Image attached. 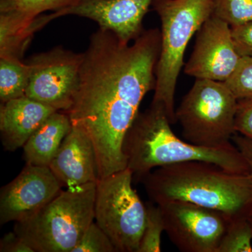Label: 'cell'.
Returning a JSON list of instances; mask_svg holds the SVG:
<instances>
[{"label":"cell","instance_id":"6da1fadb","mask_svg":"<svg viewBox=\"0 0 252 252\" xmlns=\"http://www.w3.org/2000/svg\"><path fill=\"white\" fill-rule=\"evenodd\" d=\"M160 43L158 28L142 31L132 44L99 28L83 53L79 87L65 113L92 141L99 179L127 168L124 139L155 89Z\"/></svg>","mask_w":252,"mask_h":252},{"label":"cell","instance_id":"7a4b0ae2","mask_svg":"<svg viewBox=\"0 0 252 252\" xmlns=\"http://www.w3.org/2000/svg\"><path fill=\"white\" fill-rule=\"evenodd\" d=\"M151 201L189 202L230 219L247 216L252 207V177L215 164L187 161L157 167L140 181Z\"/></svg>","mask_w":252,"mask_h":252},{"label":"cell","instance_id":"3957f363","mask_svg":"<svg viewBox=\"0 0 252 252\" xmlns=\"http://www.w3.org/2000/svg\"><path fill=\"white\" fill-rule=\"evenodd\" d=\"M162 105L152 102L139 112L126 133L123 145L127 168L140 182L154 169L187 161L215 164L228 171L249 175L250 167L233 142L215 148L200 147L181 140Z\"/></svg>","mask_w":252,"mask_h":252},{"label":"cell","instance_id":"277c9868","mask_svg":"<svg viewBox=\"0 0 252 252\" xmlns=\"http://www.w3.org/2000/svg\"><path fill=\"white\" fill-rule=\"evenodd\" d=\"M215 0H153L152 6L161 22L160 52L156 68L152 102L165 109L172 124L175 94L184 64L186 49L192 36L213 14Z\"/></svg>","mask_w":252,"mask_h":252},{"label":"cell","instance_id":"5b68a950","mask_svg":"<svg viewBox=\"0 0 252 252\" xmlns=\"http://www.w3.org/2000/svg\"><path fill=\"white\" fill-rule=\"evenodd\" d=\"M96 184L67 189L14 231L35 252H72L94 220Z\"/></svg>","mask_w":252,"mask_h":252},{"label":"cell","instance_id":"8992f818","mask_svg":"<svg viewBox=\"0 0 252 252\" xmlns=\"http://www.w3.org/2000/svg\"><path fill=\"white\" fill-rule=\"evenodd\" d=\"M238 104L225 82L196 79L175 110L182 137L189 143L210 148L231 143L237 133Z\"/></svg>","mask_w":252,"mask_h":252},{"label":"cell","instance_id":"52a82bcc","mask_svg":"<svg viewBox=\"0 0 252 252\" xmlns=\"http://www.w3.org/2000/svg\"><path fill=\"white\" fill-rule=\"evenodd\" d=\"M129 169L99 179L94 220L117 252H137L145 226L147 207L132 187Z\"/></svg>","mask_w":252,"mask_h":252},{"label":"cell","instance_id":"ba28073f","mask_svg":"<svg viewBox=\"0 0 252 252\" xmlns=\"http://www.w3.org/2000/svg\"><path fill=\"white\" fill-rule=\"evenodd\" d=\"M83 54L56 47L28 61L31 78L26 96L57 111L72 107L79 84Z\"/></svg>","mask_w":252,"mask_h":252},{"label":"cell","instance_id":"9c48e42d","mask_svg":"<svg viewBox=\"0 0 252 252\" xmlns=\"http://www.w3.org/2000/svg\"><path fill=\"white\" fill-rule=\"evenodd\" d=\"M165 231L182 252H217L229 219L221 212L189 202L158 205Z\"/></svg>","mask_w":252,"mask_h":252},{"label":"cell","instance_id":"30bf717a","mask_svg":"<svg viewBox=\"0 0 252 252\" xmlns=\"http://www.w3.org/2000/svg\"><path fill=\"white\" fill-rule=\"evenodd\" d=\"M193 53L185 67L195 79L225 82L235 72L242 56L235 47L228 23L213 14L196 33Z\"/></svg>","mask_w":252,"mask_h":252},{"label":"cell","instance_id":"8fae6325","mask_svg":"<svg viewBox=\"0 0 252 252\" xmlns=\"http://www.w3.org/2000/svg\"><path fill=\"white\" fill-rule=\"evenodd\" d=\"M63 186L49 167L26 164L0 192V224L26 221L56 198Z\"/></svg>","mask_w":252,"mask_h":252},{"label":"cell","instance_id":"7c38bea8","mask_svg":"<svg viewBox=\"0 0 252 252\" xmlns=\"http://www.w3.org/2000/svg\"><path fill=\"white\" fill-rule=\"evenodd\" d=\"M153 0H79L55 11V18L75 15L93 20L99 28L112 32L122 40H135L142 31V21Z\"/></svg>","mask_w":252,"mask_h":252},{"label":"cell","instance_id":"4fadbf2b","mask_svg":"<svg viewBox=\"0 0 252 252\" xmlns=\"http://www.w3.org/2000/svg\"><path fill=\"white\" fill-rule=\"evenodd\" d=\"M49 167L67 189L97 183L99 180L94 144L78 126H72Z\"/></svg>","mask_w":252,"mask_h":252},{"label":"cell","instance_id":"5bb4252c","mask_svg":"<svg viewBox=\"0 0 252 252\" xmlns=\"http://www.w3.org/2000/svg\"><path fill=\"white\" fill-rule=\"evenodd\" d=\"M57 110L27 96L1 103L0 135L4 150L23 147L32 135Z\"/></svg>","mask_w":252,"mask_h":252},{"label":"cell","instance_id":"9a60e30c","mask_svg":"<svg viewBox=\"0 0 252 252\" xmlns=\"http://www.w3.org/2000/svg\"><path fill=\"white\" fill-rule=\"evenodd\" d=\"M72 125L67 113L54 112L23 146L26 164L49 167Z\"/></svg>","mask_w":252,"mask_h":252},{"label":"cell","instance_id":"2e32d148","mask_svg":"<svg viewBox=\"0 0 252 252\" xmlns=\"http://www.w3.org/2000/svg\"><path fill=\"white\" fill-rule=\"evenodd\" d=\"M54 19L53 14L28 18L0 13V58L21 59L34 32Z\"/></svg>","mask_w":252,"mask_h":252},{"label":"cell","instance_id":"e0dca14e","mask_svg":"<svg viewBox=\"0 0 252 252\" xmlns=\"http://www.w3.org/2000/svg\"><path fill=\"white\" fill-rule=\"evenodd\" d=\"M31 78L28 63L15 58H0V100L1 103L26 96Z\"/></svg>","mask_w":252,"mask_h":252},{"label":"cell","instance_id":"ac0fdd59","mask_svg":"<svg viewBox=\"0 0 252 252\" xmlns=\"http://www.w3.org/2000/svg\"><path fill=\"white\" fill-rule=\"evenodd\" d=\"M217 252H252V228L247 216L228 220Z\"/></svg>","mask_w":252,"mask_h":252},{"label":"cell","instance_id":"d6986e66","mask_svg":"<svg viewBox=\"0 0 252 252\" xmlns=\"http://www.w3.org/2000/svg\"><path fill=\"white\" fill-rule=\"evenodd\" d=\"M79 0H0V13H14L34 18L46 11H59L69 7Z\"/></svg>","mask_w":252,"mask_h":252},{"label":"cell","instance_id":"ffe728a7","mask_svg":"<svg viewBox=\"0 0 252 252\" xmlns=\"http://www.w3.org/2000/svg\"><path fill=\"white\" fill-rule=\"evenodd\" d=\"M146 207L145 226L137 252H161V235L165 231L161 210L152 201L146 204Z\"/></svg>","mask_w":252,"mask_h":252},{"label":"cell","instance_id":"44dd1931","mask_svg":"<svg viewBox=\"0 0 252 252\" xmlns=\"http://www.w3.org/2000/svg\"><path fill=\"white\" fill-rule=\"evenodd\" d=\"M214 16L231 26L252 21V0H215Z\"/></svg>","mask_w":252,"mask_h":252},{"label":"cell","instance_id":"7402d4cb","mask_svg":"<svg viewBox=\"0 0 252 252\" xmlns=\"http://www.w3.org/2000/svg\"><path fill=\"white\" fill-rule=\"evenodd\" d=\"M225 84L238 100H252V57L243 56Z\"/></svg>","mask_w":252,"mask_h":252},{"label":"cell","instance_id":"603a6c76","mask_svg":"<svg viewBox=\"0 0 252 252\" xmlns=\"http://www.w3.org/2000/svg\"><path fill=\"white\" fill-rule=\"evenodd\" d=\"M72 252H117L108 235L93 222Z\"/></svg>","mask_w":252,"mask_h":252},{"label":"cell","instance_id":"cb8c5ba5","mask_svg":"<svg viewBox=\"0 0 252 252\" xmlns=\"http://www.w3.org/2000/svg\"><path fill=\"white\" fill-rule=\"evenodd\" d=\"M232 37L240 56L252 57V21L240 26H231Z\"/></svg>","mask_w":252,"mask_h":252},{"label":"cell","instance_id":"d4e9b609","mask_svg":"<svg viewBox=\"0 0 252 252\" xmlns=\"http://www.w3.org/2000/svg\"><path fill=\"white\" fill-rule=\"evenodd\" d=\"M235 130L252 140V100H238Z\"/></svg>","mask_w":252,"mask_h":252},{"label":"cell","instance_id":"484cf974","mask_svg":"<svg viewBox=\"0 0 252 252\" xmlns=\"http://www.w3.org/2000/svg\"><path fill=\"white\" fill-rule=\"evenodd\" d=\"M1 252H35L31 245L16 233L9 232L0 240Z\"/></svg>","mask_w":252,"mask_h":252},{"label":"cell","instance_id":"4316f807","mask_svg":"<svg viewBox=\"0 0 252 252\" xmlns=\"http://www.w3.org/2000/svg\"><path fill=\"white\" fill-rule=\"evenodd\" d=\"M231 141L248 162L250 167V175L252 177V140L235 133L232 137Z\"/></svg>","mask_w":252,"mask_h":252},{"label":"cell","instance_id":"83f0119b","mask_svg":"<svg viewBox=\"0 0 252 252\" xmlns=\"http://www.w3.org/2000/svg\"><path fill=\"white\" fill-rule=\"evenodd\" d=\"M247 217H248L249 221H250V224H251L252 228V208L250 209V211H249L248 215H247Z\"/></svg>","mask_w":252,"mask_h":252}]
</instances>
